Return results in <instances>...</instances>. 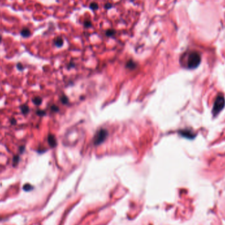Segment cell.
Returning <instances> with one entry per match:
<instances>
[{
  "label": "cell",
  "instance_id": "7c38bea8",
  "mask_svg": "<svg viewBox=\"0 0 225 225\" xmlns=\"http://www.w3.org/2000/svg\"><path fill=\"white\" fill-rule=\"evenodd\" d=\"M36 114H37V115H40V116H43L46 114V112H45L44 111L38 110V111H36Z\"/></svg>",
  "mask_w": 225,
  "mask_h": 225
},
{
  "label": "cell",
  "instance_id": "9c48e42d",
  "mask_svg": "<svg viewBox=\"0 0 225 225\" xmlns=\"http://www.w3.org/2000/svg\"><path fill=\"white\" fill-rule=\"evenodd\" d=\"M55 44L56 46L57 47H61L63 44V40L61 38H57L55 40Z\"/></svg>",
  "mask_w": 225,
  "mask_h": 225
},
{
  "label": "cell",
  "instance_id": "5b68a950",
  "mask_svg": "<svg viewBox=\"0 0 225 225\" xmlns=\"http://www.w3.org/2000/svg\"><path fill=\"white\" fill-rule=\"evenodd\" d=\"M31 34L30 32V30L28 28H22L21 31H20V35L24 37V38H28L29 37Z\"/></svg>",
  "mask_w": 225,
  "mask_h": 225
},
{
  "label": "cell",
  "instance_id": "d6986e66",
  "mask_svg": "<svg viewBox=\"0 0 225 225\" xmlns=\"http://www.w3.org/2000/svg\"><path fill=\"white\" fill-rule=\"evenodd\" d=\"M1 40H2V36H1V35L0 34V43H1Z\"/></svg>",
  "mask_w": 225,
  "mask_h": 225
},
{
  "label": "cell",
  "instance_id": "8fae6325",
  "mask_svg": "<svg viewBox=\"0 0 225 225\" xmlns=\"http://www.w3.org/2000/svg\"><path fill=\"white\" fill-rule=\"evenodd\" d=\"M13 161V166H16V165L18 164L19 161V157L17 156V155L14 156Z\"/></svg>",
  "mask_w": 225,
  "mask_h": 225
},
{
  "label": "cell",
  "instance_id": "6da1fadb",
  "mask_svg": "<svg viewBox=\"0 0 225 225\" xmlns=\"http://www.w3.org/2000/svg\"><path fill=\"white\" fill-rule=\"evenodd\" d=\"M201 63V55L198 51H191L187 57V67L189 69L197 68Z\"/></svg>",
  "mask_w": 225,
  "mask_h": 225
},
{
  "label": "cell",
  "instance_id": "52a82bcc",
  "mask_svg": "<svg viewBox=\"0 0 225 225\" xmlns=\"http://www.w3.org/2000/svg\"><path fill=\"white\" fill-rule=\"evenodd\" d=\"M20 109L23 114H27L29 112V107L27 105H22L20 106Z\"/></svg>",
  "mask_w": 225,
  "mask_h": 225
},
{
  "label": "cell",
  "instance_id": "3957f363",
  "mask_svg": "<svg viewBox=\"0 0 225 225\" xmlns=\"http://www.w3.org/2000/svg\"><path fill=\"white\" fill-rule=\"evenodd\" d=\"M107 131L105 129H100L98 132L96 133V136L94 137L93 142L96 145H99L100 143L104 142L107 136Z\"/></svg>",
  "mask_w": 225,
  "mask_h": 225
},
{
  "label": "cell",
  "instance_id": "4fadbf2b",
  "mask_svg": "<svg viewBox=\"0 0 225 225\" xmlns=\"http://www.w3.org/2000/svg\"><path fill=\"white\" fill-rule=\"evenodd\" d=\"M31 188H32V186H30V184H26V185H25L24 187H23V189H25V190H26V191H28V190H30Z\"/></svg>",
  "mask_w": 225,
  "mask_h": 225
},
{
  "label": "cell",
  "instance_id": "7a4b0ae2",
  "mask_svg": "<svg viewBox=\"0 0 225 225\" xmlns=\"http://www.w3.org/2000/svg\"><path fill=\"white\" fill-rule=\"evenodd\" d=\"M225 101L224 97L222 95H219L215 99V102L213 107L212 112L214 116H217L221 110L225 107Z\"/></svg>",
  "mask_w": 225,
  "mask_h": 225
},
{
  "label": "cell",
  "instance_id": "ac0fdd59",
  "mask_svg": "<svg viewBox=\"0 0 225 225\" xmlns=\"http://www.w3.org/2000/svg\"><path fill=\"white\" fill-rule=\"evenodd\" d=\"M19 149H20V151L21 153H22V152L24 151V150H25V146H20Z\"/></svg>",
  "mask_w": 225,
  "mask_h": 225
},
{
  "label": "cell",
  "instance_id": "277c9868",
  "mask_svg": "<svg viewBox=\"0 0 225 225\" xmlns=\"http://www.w3.org/2000/svg\"><path fill=\"white\" fill-rule=\"evenodd\" d=\"M47 140L50 146L52 148H54L57 145V140L55 139V136L52 134H50L47 137Z\"/></svg>",
  "mask_w": 225,
  "mask_h": 225
},
{
  "label": "cell",
  "instance_id": "ba28073f",
  "mask_svg": "<svg viewBox=\"0 0 225 225\" xmlns=\"http://www.w3.org/2000/svg\"><path fill=\"white\" fill-rule=\"evenodd\" d=\"M41 102H42V99L40 97H36L32 99V102L36 105H40L41 103Z\"/></svg>",
  "mask_w": 225,
  "mask_h": 225
},
{
  "label": "cell",
  "instance_id": "e0dca14e",
  "mask_svg": "<svg viewBox=\"0 0 225 225\" xmlns=\"http://www.w3.org/2000/svg\"><path fill=\"white\" fill-rule=\"evenodd\" d=\"M11 123L13 124V125H15V124H17V121L15 119V118H12L11 120Z\"/></svg>",
  "mask_w": 225,
  "mask_h": 225
},
{
  "label": "cell",
  "instance_id": "8992f818",
  "mask_svg": "<svg viewBox=\"0 0 225 225\" xmlns=\"http://www.w3.org/2000/svg\"><path fill=\"white\" fill-rule=\"evenodd\" d=\"M180 134L184 137L188 138H192L194 137V135L192 134V133H191L188 130H182L180 132Z\"/></svg>",
  "mask_w": 225,
  "mask_h": 225
},
{
  "label": "cell",
  "instance_id": "5bb4252c",
  "mask_svg": "<svg viewBox=\"0 0 225 225\" xmlns=\"http://www.w3.org/2000/svg\"><path fill=\"white\" fill-rule=\"evenodd\" d=\"M61 102H63V103H66L68 102V99L66 98V97L65 96H63L61 97Z\"/></svg>",
  "mask_w": 225,
  "mask_h": 225
},
{
  "label": "cell",
  "instance_id": "9a60e30c",
  "mask_svg": "<svg viewBox=\"0 0 225 225\" xmlns=\"http://www.w3.org/2000/svg\"><path fill=\"white\" fill-rule=\"evenodd\" d=\"M17 66V69H19V70H20V71H22V70L24 69V67H23V66H22V65L21 64V63H18Z\"/></svg>",
  "mask_w": 225,
  "mask_h": 225
},
{
  "label": "cell",
  "instance_id": "2e32d148",
  "mask_svg": "<svg viewBox=\"0 0 225 225\" xmlns=\"http://www.w3.org/2000/svg\"><path fill=\"white\" fill-rule=\"evenodd\" d=\"M51 109H52L53 111H57L59 109H58V107H57V106L53 105V106H51Z\"/></svg>",
  "mask_w": 225,
  "mask_h": 225
},
{
  "label": "cell",
  "instance_id": "30bf717a",
  "mask_svg": "<svg viewBox=\"0 0 225 225\" xmlns=\"http://www.w3.org/2000/svg\"><path fill=\"white\" fill-rule=\"evenodd\" d=\"M126 66H127V67L130 68V69H134L135 66H136V64L133 61H129L128 63H127Z\"/></svg>",
  "mask_w": 225,
  "mask_h": 225
}]
</instances>
